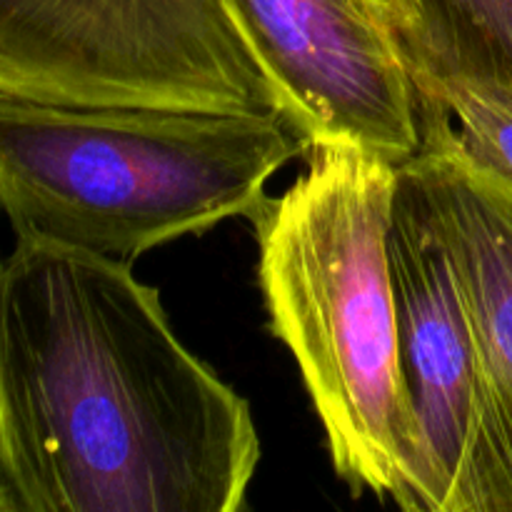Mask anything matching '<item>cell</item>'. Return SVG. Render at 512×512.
<instances>
[{"instance_id": "cell-5", "label": "cell", "mask_w": 512, "mask_h": 512, "mask_svg": "<svg viewBox=\"0 0 512 512\" xmlns=\"http://www.w3.org/2000/svg\"><path fill=\"white\" fill-rule=\"evenodd\" d=\"M310 145L403 165L423 145L420 98L390 0H225Z\"/></svg>"}, {"instance_id": "cell-9", "label": "cell", "mask_w": 512, "mask_h": 512, "mask_svg": "<svg viewBox=\"0 0 512 512\" xmlns=\"http://www.w3.org/2000/svg\"><path fill=\"white\" fill-rule=\"evenodd\" d=\"M420 98L450 118L455 138L478 163L512 180V103L478 83L413 70Z\"/></svg>"}, {"instance_id": "cell-8", "label": "cell", "mask_w": 512, "mask_h": 512, "mask_svg": "<svg viewBox=\"0 0 512 512\" xmlns=\"http://www.w3.org/2000/svg\"><path fill=\"white\" fill-rule=\"evenodd\" d=\"M390 10L410 68L512 103V0H390Z\"/></svg>"}, {"instance_id": "cell-6", "label": "cell", "mask_w": 512, "mask_h": 512, "mask_svg": "<svg viewBox=\"0 0 512 512\" xmlns=\"http://www.w3.org/2000/svg\"><path fill=\"white\" fill-rule=\"evenodd\" d=\"M390 270L420 440L413 512H498L478 340L448 255L400 193Z\"/></svg>"}, {"instance_id": "cell-10", "label": "cell", "mask_w": 512, "mask_h": 512, "mask_svg": "<svg viewBox=\"0 0 512 512\" xmlns=\"http://www.w3.org/2000/svg\"><path fill=\"white\" fill-rule=\"evenodd\" d=\"M0 512H20L13 493H10L8 483L3 480V475H0Z\"/></svg>"}, {"instance_id": "cell-1", "label": "cell", "mask_w": 512, "mask_h": 512, "mask_svg": "<svg viewBox=\"0 0 512 512\" xmlns=\"http://www.w3.org/2000/svg\"><path fill=\"white\" fill-rule=\"evenodd\" d=\"M133 265L43 238L0 260V475L20 512H238L253 410Z\"/></svg>"}, {"instance_id": "cell-2", "label": "cell", "mask_w": 512, "mask_h": 512, "mask_svg": "<svg viewBox=\"0 0 512 512\" xmlns=\"http://www.w3.org/2000/svg\"><path fill=\"white\" fill-rule=\"evenodd\" d=\"M303 158L248 215L270 333L298 363L338 478L413 512L420 440L390 270L398 165L350 145Z\"/></svg>"}, {"instance_id": "cell-3", "label": "cell", "mask_w": 512, "mask_h": 512, "mask_svg": "<svg viewBox=\"0 0 512 512\" xmlns=\"http://www.w3.org/2000/svg\"><path fill=\"white\" fill-rule=\"evenodd\" d=\"M308 140L280 113L75 108L0 93V218L133 265L268 198Z\"/></svg>"}, {"instance_id": "cell-7", "label": "cell", "mask_w": 512, "mask_h": 512, "mask_svg": "<svg viewBox=\"0 0 512 512\" xmlns=\"http://www.w3.org/2000/svg\"><path fill=\"white\" fill-rule=\"evenodd\" d=\"M420 125L423 145L398 165V193L453 268L483 363L498 512H512V180L478 163L425 98Z\"/></svg>"}, {"instance_id": "cell-4", "label": "cell", "mask_w": 512, "mask_h": 512, "mask_svg": "<svg viewBox=\"0 0 512 512\" xmlns=\"http://www.w3.org/2000/svg\"><path fill=\"white\" fill-rule=\"evenodd\" d=\"M0 93L283 115L225 0H0Z\"/></svg>"}]
</instances>
